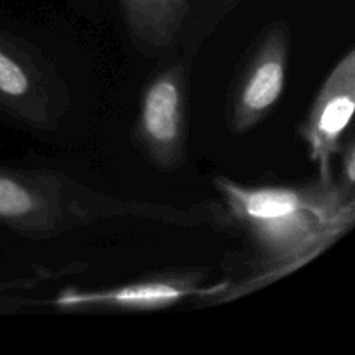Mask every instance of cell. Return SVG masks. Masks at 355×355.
I'll list each match as a JSON object with an SVG mask.
<instances>
[{
    "label": "cell",
    "instance_id": "obj_8",
    "mask_svg": "<svg viewBox=\"0 0 355 355\" xmlns=\"http://www.w3.org/2000/svg\"><path fill=\"white\" fill-rule=\"evenodd\" d=\"M132 40L146 54L166 51L179 37L191 0H120Z\"/></svg>",
    "mask_w": 355,
    "mask_h": 355
},
{
    "label": "cell",
    "instance_id": "obj_6",
    "mask_svg": "<svg viewBox=\"0 0 355 355\" xmlns=\"http://www.w3.org/2000/svg\"><path fill=\"white\" fill-rule=\"evenodd\" d=\"M291 33L288 24H270L250 54L232 89L227 127L245 135L270 116L288 85Z\"/></svg>",
    "mask_w": 355,
    "mask_h": 355
},
{
    "label": "cell",
    "instance_id": "obj_11",
    "mask_svg": "<svg viewBox=\"0 0 355 355\" xmlns=\"http://www.w3.org/2000/svg\"><path fill=\"white\" fill-rule=\"evenodd\" d=\"M33 304L35 302L31 298L23 297L19 293H3L0 295V315L14 314V312L31 307Z\"/></svg>",
    "mask_w": 355,
    "mask_h": 355
},
{
    "label": "cell",
    "instance_id": "obj_7",
    "mask_svg": "<svg viewBox=\"0 0 355 355\" xmlns=\"http://www.w3.org/2000/svg\"><path fill=\"white\" fill-rule=\"evenodd\" d=\"M354 111L355 51L349 49L326 75L297 130L319 179L336 175V156L345 139L354 134Z\"/></svg>",
    "mask_w": 355,
    "mask_h": 355
},
{
    "label": "cell",
    "instance_id": "obj_2",
    "mask_svg": "<svg viewBox=\"0 0 355 355\" xmlns=\"http://www.w3.org/2000/svg\"><path fill=\"white\" fill-rule=\"evenodd\" d=\"M121 218L186 229L210 225L217 231L211 200L189 208L128 200L94 189L59 170L0 166V227L14 234L47 241Z\"/></svg>",
    "mask_w": 355,
    "mask_h": 355
},
{
    "label": "cell",
    "instance_id": "obj_3",
    "mask_svg": "<svg viewBox=\"0 0 355 355\" xmlns=\"http://www.w3.org/2000/svg\"><path fill=\"white\" fill-rule=\"evenodd\" d=\"M71 92L54 62L21 35L0 26V113L35 132H54Z\"/></svg>",
    "mask_w": 355,
    "mask_h": 355
},
{
    "label": "cell",
    "instance_id": "obj_10",
    "mask_svg": "<svg viewBox=\"0 0 355 355\" xmlns=\"http://www.w3.org/2000/svg\"><path fill=\"white\" fill-rule=\"evenodd\" d=\"M338 162V168H336V173L342 177L347 182L355 184V137L354 134H350L349 137L345 139L342 146V151L336 156Z\"/></svg>",
    "mask_w": 355,
    "mask_h": 355
},
{
    "label": "cell",
    "instance_id": "obj_9",
    "mask_svg": "<svg viewBox=\"0 0 355 355\" xmlns=\"http://www.w3.org/2000/svg\"><path fill=\"white\" fill-rule=\"evenodd\" d=\"M80 267L82 266H76V263H73V266H64L58 270L42 269L30 277H16V279L0 281V295L19 293V291H24V290H33V288H37L38 284L45 283V281L58 279V277L66 276V274H71V270L80 269Z\"/></svg>",
    "mask_w": 355,
    "mask_h": 355
},
{
    "label": "cell",
    "instance_id": "obj_12",
    "mask_svg": "<svg viewBox=\"0 0 355 355\" xmlns=\"http://www.w3.org/2000/svg\"><path fill=\"white\" fill-rule=\"evenodd\" d=\"M222 2H224V9L227 10V9H232V7H234L236 3L241 2V0H222Z\"/></svg>",
    "mask_w": 355,
    "mask_h": 355
},
{
    "label": "cell",
    "instance_id": "obj_4",
    "mask_svg": "<svg viewBox=\"0 0 355 355\" xmlns=\"http://www.w3.org/2000/svg\"><path fill=\"white\" fill-rule=\"evenodd\" d=\"M210 269L207 267H179L166 269L116 286L62 288L49 302L55 311L69 314H103V312H156L194 300L200 305H214L222 293V279L208 283Z\"/></svg>",
    "mask_w": 355,
    "mask_h": 355
},
{
    "label": "cell",
    "instance_id": "obj_5",
    "mask_svg": "<svg viewBox=\"0 0 355 355\" xmlns=\"http://www.w3.org/2000/svg\"><path fill=\"white\" fill-rule=\"evenodd\" d=\"M187 113V66L177 61L159 69L144 85L134 127L135 146L159 172H175L186 163Z\"/></svg>",
    "mask_w": 355,
    "mask_h": 355
},
{
    "label": "cell",
    "instance_id": "obj_1",
    "mask_svg": "<svg viewBox=\"0 0 355 355\" xmlns=\"http://www.w3.org/2000/svg\"><path fill=\"white\" fill-rule=\"evenodd\" d=\"M217 231L238 236L245 248L222 277L214 305L259 293L328 252L355 224V184L331 179L291 184H243L215 175Z\"/></svg>",
    "mask_w": 355,
    "mask_h": 355
}]
</instances>
